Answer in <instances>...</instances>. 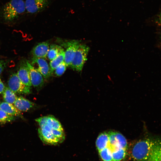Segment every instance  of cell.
Here are the masks:
<instances>
[{
    "label": "cell",
    "mask_w": 161,
    "mask_h": 161,
    "mask_svg": "<svg viewBox=\"0 0 161 161\" xmlns=\"http://www.w3.org/2000/svg\"><path fill=\"white\" fill-rule=\"evenodd\" d=\"M129 151L133 161H161V137L149 136L139 140Z\"/></svg>",
    "instance_id": "cell-1"
},
{
    "label": "cell",
    "mask_w": 161,
    "mask_h": 161,
    "mask_svg": "<svg viewBox=\"0 0 161 161\" xmlns=\"http://www.w3.org/2000/svg\"><path fill=\"white\" fill-rule=\"evenodd\" d=\"M108 133L109 139L97 148L99 154L103 161H121L127 154L126 140L118 132L110 131Z\"/></svg>",
    "instance_id": "cell-2"
},
{
    "label": "cell",
    "mask_w": 161,
    "mask_h": 161,
    "mask_svg": "<svg viewBox=\"0 0 161 161\" xmlns=\"http://www.w3.org/2000/svg\"><path fill=\"white\" fill-rule=\"evenodd\" d=\"M39 127L38 133L43 143L56 145L62 143L65 139V134L59 121L52 116L41 117L35 120Z\"/></svg>",
    "instance_id": "cell-3"
},
{
    "label": "cell",
    "mask_w": 161,
    "mask_h": 161,
    "mask_svg": "<svg viewBox=\"0 0 161 161\" xmlns=\"http://www.w3.org/2000/svg\"><path fill=\"white\" fill-rule=\"evenodd\" d=\"M26 10L23 0H10L0 10V17L5 22H12L18 19Z\"/></svg>",
    "instance_id": "cell-4"
},
{
    "label": "cell",
    "mask_w": 161,
    "mask_h": 161,
    "mask_svg": "<svg viewBox=\"0 0 161 161\" xmlns=\"http://www.w3.org/2000/svg\"><path fill=\"white\" fill-rule=\"evenodd\" d=\"M89 50V47L84 44L80 43L77 49L70 66L73 70L81 71L87 60V57Z\"/></svg>",
    "instance_id": "cell-5"
},
{
    "label": "cell",
    "mask_w": 161,
    "mask_h": 161,
    "mask_svg": "<svg viewBox=\"0 0 161 161\" xmlns=\"http://www.w3.org/2000/svg\"><path fill=\"white\" fill-rule=\"evenodd\" d=\"M8 87L15 93L28 94L31 92L30 87L24 84L18 77L17 73L11 75L8 80Z\"/></svg>",
    "instance_id": "cell-6"
},
{
    "label": "cell",
    "mask_w": 161,
    "mask_h": 161,
    "mask_svg": "<svg viewBox=\"0 0 161 161\" xmlns=\"http://www.w3.org/2000/svg\"><path fill=\"white\" fill-rule=\"evenodd\" d=\"M80 42L79 40H71L62 41L61 42V46L66 49L64 61L67 66H70L76 52L80 44Z\"/></svg>",
    "instance_id": "cell-7"
},
{
    "label": "cell",
    "mask_w": 161,
    "mask_h": 161,
    "mask_svg": "<svg viewBox=\"0 0 161 161\" xmlns=\"http://www.w3.org/2000/svg\"><path fill=\"white\" fill-rule=\"evenodd\" d=\"M53 0H26L25 6L27 12L32 14L41 12L47 8Z\"/></svg>",
    "instance_id": "cell-8"
},
{
    "label": "cell",
    "mask_w": 161,
    "mask_h": 161,
    "mask_svg": "<svg viewBox=\"0 0 161 161\" xmlns=\"http://www.w3.org/2000/svg\"><path fill=\"white\" fill-rule=\"evenodd\" d=\"M31 64L45 79L48 78L52 74L49 66L45 59L32 57Z\"/></svg>",
    "instance_id": "cell-9"
},
{
    "label": "cell",
    "mask_w": 161,
    "mask_h": 161,
    "mask_svg": "<svg viewBox=\"0 0 161 161\" xmlns=\"http://www.w3.org/2000/svg\"><path fill=\"white\" fill-rule=\"evenodd\" d=\"M27 62L29 69L32 85L38 89L41 88L44 84L43 77L28 61H27Z\"/></svg>",
    "instance_id": "cell-10"
},
{
    "label": "cell",
    "mask_w": 161,
    "mask_h": 161,
    "mask_svg": "<svg viewBox=\"0 0 161 161\" xmlns=\"http://www.w3.org/2000/svg\"><path fill=\"white\" fill-rule=\"evenodd\" d=\"M27 61H24L21 62L17 74L19 78L24 84L30 87L32 85Z\"/></svg>",
    "instance_id": "cell-11"
},
{
    "label": "cell",
    "mask_w": 161,
    "mask_h": 161,
    "mask_svg": "<svg viewBox=\"0 0 161 161\" xmlns=\"http://www.w3.org/2000/svg\"><path fill=\"white\" fill-rule=\"evenodd\" d=\"M49 45L48 42L45 41L35 46L31 51L33 57L46 58L49 48Z\"/></svg>",
    "instance_id": "cell-12"
},
{
    "label": "cell",
    "mask_w": 161,
    "mask_h": 161,
    "mask_svg": "<svg viewBox=\"0 0 161 161\" xmlns=\"http://www.w3.org/2000/svg\"><path fill=\"white\" fill-rule=\"evenodd\" d=\"M14 105L17 109L22 112L27 111L35 106L33 102L21 96L17 97Z\"/></svg>",
    "instance_id": "cell-13"
},
{
    "label": "cell",
    "mask_w": 161,
    "mask_h": 161,
    "mask_svg": "<svg viewBox=\"0 0 161 161\" xmlns=\"http://www.w3.org/2000/svg\"><path fill=\"white\" fill-rule=\"evenodd\" d=\"M0 109L10 115L22 117L21 111L12 104L2 102L0 103Z\"/></svg>",
    "instance_id": "cell-14"
},
{
    "label": "cell",
    "mask_w": 161,
    "mask_h": 161,
    "mask_svg": "<svg viewBox=\"0 0 161 161\" xmlns=\"http://www.w3.org/2000/svg\"><path fill=\"white\" fill-rule=\"evenodd\" d=\"M64 49L61 46L56 44H51L47 53L48 59L51 61L57 57L63 50Z\"/></svg>",
    "instance_id": "cell-15"
},
{
    "label": "cell",
    "mask_w": 161,
    "mask_h": 161,
    "mask_svg": "<svg viewBox=\"0 0 161 161\" xmlns=\"http://www.w3.org/2000/svg\"><path fill=\"white\" fill-rule=\"evenodd\" d=\"M2 94L5 102L12 104H14L17 97L15 93L8 87H5Z\"/></svg>",
    "instance_id": "cell-16"
},
{
    "label": "cell",
    "mask_w": 161,
    "mask_h": 161,
    "mask_svg": "<svg viewBox=\"0 0 161 161\" xmlns=\"http://www.w3.org/2000/svg\"><path fill=\"white\" fill-rule=\"evenodd\" d=\"M64 50L55 58L50 61L49 66L52 73L57 67L64 61Z\"/></svg>",
    "instance_id": "cell-17"
},
{
    "label": "cell",
    "mask_w": 161,
    "mask_h": 161,
    "mask_svg": "<svg viewBox=\"0 0 161 161\" xmlns=\"http://www.w3.org/2000/svg\"><path fill=\"white\" fill-rule=\"evenodd\" d=\"M15 117L10 115L0 109V124H4L14 120Z\"/></svg>",
    "instance_id": "cell-18"
},
{
    "label": "cell",
    "mask_w": 161,
    "mask_h": 161,
    "mask_svg": "<svg viewBox=\"0 0 161 161\" xmlns=\"http://www.w3.org/2000/svg\"><path fill=\"white\" fill-rule=\"evenodd\" d=\"M67 66L64 61L55 69L54 72L55 74L57 76H60L62 75L65 72Z\"/></svg>",
    "instance_id": "cell-19"
},
{
    "label": "cell",
    "mask_w": 161,
    "mask_h": 161,
    "mask_svg": "<svg viewBox=\"0 0 161 161\" xmlns=\"http://www.w3.org/2000/svg\"><path fill=\"white\" fill-rule=\"evenodd\" d=\"M6 63L3 60H0V75L6 66Z\"/></svg>",
    "instance_id": "cell-20"
},
{
    "label": "cell",
    "mask_w": 161,
    "mask_h": 161,
    "mask_svg": "<svg viewBox=\"0 0 161 161\" xmlns=\"http://www.w3.org/2000/svg\"><path fill=\"white\" fill-rule=\"evenodd\" d=\"M5 87L0 78V94L2 93Z\"/></svg>",
    "instance_id": "cell-21"
},
{
    "label": "cell",
    "mask_w": 161,
    "mask_h": 161,
    "mask_svg": "<svg viewBox=\"0 0 161 161\" xmlns=\"http://www.w3.org/2000/svg\"><path fill=\"white\" fill-rule=\"evenodd\" d=\"M160 23H161V13L160 15Z\"/></svg>",
    "instance_id": "cell-22"
}]
</instances>
